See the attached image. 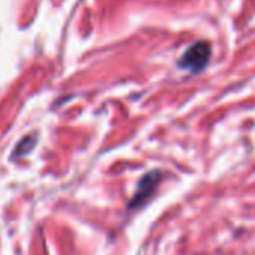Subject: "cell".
<instances>
[{
    "instance_id": "obj_1",
    "label": "cell",
    "mask_w": 255,
    "mask_h": 255,
    "mask_svg": "<svg viewBox=\"0 0 255 255\" xmlns=\"http://www.w3.org/2000/svg\"><path fill=\"white\" fill-rule=\"evenodd\" d=\"M210 56H212L210 44L204 42V41H200V42H195L194 45H191L185 51V54L179 60V65L183 69H188V71H191L194 74H198L207 66L209 60H210Z\"/></svg>"
},
{
    "instance_id": "obj_2",
    "label": "cell",
    "mask_w": 255,
    "mask_h": 255,
    "mask_svg": "<svg viewBox=\"0 0 255 255\" xmlns=\"http://www.w3.org/2000/svg\"><path fill=\"white\" fill-rule=\"evenodd\" d=\"M159 180H161V174L158 171H150V173L144 174L137 186L135 195L132 197V200L129 203V209L132 210V209L143 207L155 194V191L159 185Z\"/></svg>"
}]
</instances>
